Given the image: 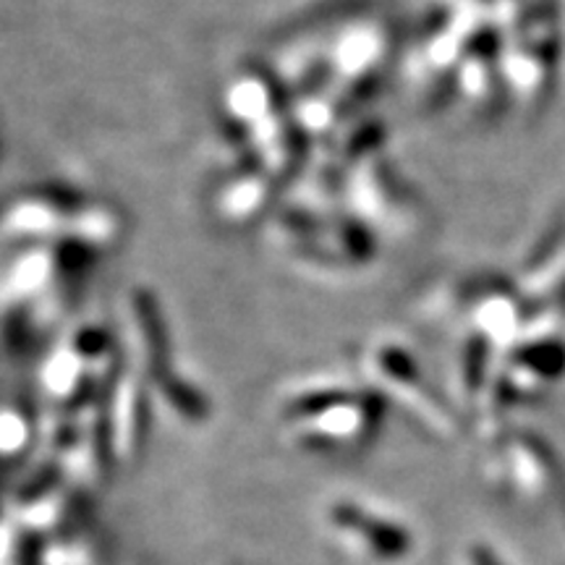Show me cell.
<instances>
[{
    "label": "cell",
    "mask_w": 565,
    "mask_h": 565,
    "mask_svg": "<svg viewBox=\"0 0 565 565\" xmlns=\"http://www.w3.org/2000/svg\"><path fill=\"white\" fill-rule=\"evenodd\" d=\"M385 398L372 387H312L280 408L282 433L301 454L353 458L377 440Z\"/></svg>",
    "instance_id": "6da1fadb"
},
{
    "label": "cell",
    "mask_w": 565,
    "mask_h": 565,
    "mask_svg": "<svg viewBox=\"0 0 565 565\" xmlns=\"http://www.w3.org/2000/svg\"><path fill=\"white\" fill-rule=\"evenodd\" d=\"M317 526L338 553L359 565H401L416 553L414 529L383 508L353 498H330Z\"/></svg>",
    "instance_id": "7a4b0ae2"
},
{
    "label": "cell",
    "mask_w": 565,
    "mask_h": 565,
    "mask_svg": "<svg viewBox=\"0 0 565 565\" xmlns=\"http://www.w3.org/2000/svg\"><path fill=\"white\" fill-rule=\"evenodd\" d=\"M364 372L374 391L383 398L395 401L427 433L440 437L454 433V416L429 391L419 366L414 364V359L401 345L387 341L374 343L364 353Z\"/></svg>",
    "instance_id": "3957f363"
},
{
    "label": "cell",
    "mask_w": 565,
    "mask_h": 565,
    "mask_svg": "<svg viewBox=\"0 0 565 565\" xmlns=\"http://www.w3.org/2000/svg\"><path fill=\"white\" fill-rule=\"evenodd\" d=\"M503 51V76L526 108H540L553 87L557 61V24L547 3H536L519 21V32Z\"/></svg>",
    "instance_id": "277c9868"
},
{
    "label": "cell",
    "mask_w": 565,
    "mask_h": 565,
    "mask_svg": "<svg viewBox=\"0 0 565 565\" xmlns=\"http://www.w3.org/2000/svg\"><path fill=\"white\" fill-rule=\"evenodd\" d=\"M147 377L124 366L105 387V416L116 463H134L141 456L147 435Z\"/></svg>",
    "instance_id": "5b68a950"
},
{
    "label": "cell",
    "mask_w": 565,
    "mask_h": 565,
    "mask_svg": "<svg viewBox=\"0 0 565 565\" xmlns=\"http://www.w3.org/2000/svg\"><path fill=\"white\" fill-rule=\"evenodd\" d=\"M275 181L265 171L254 166H236L221 181L212 196V207H215L217 217L228 225H246L257 221L267 210L273 200Z\"/></svg>",
    "instance_id": "8992f818"
}]
</instances>
